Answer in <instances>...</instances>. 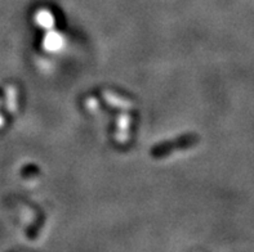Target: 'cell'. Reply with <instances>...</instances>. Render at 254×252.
I'll list each match as a JSON object with an SVG mask.
<instances>
[{"mask_svg":"<svg viewBox=\"0 0 254 252\" xmlns=\"http://www.w3.org/2000/svg\"><path fill=\"white\" fill-rule=\"evenodd\" d=\"M1 125H3V117L0 116V126H1Z\"/></svg>","mask_w":254,"mask_h":252,"instance_id":"1","label":"cell"}]
</instances>
